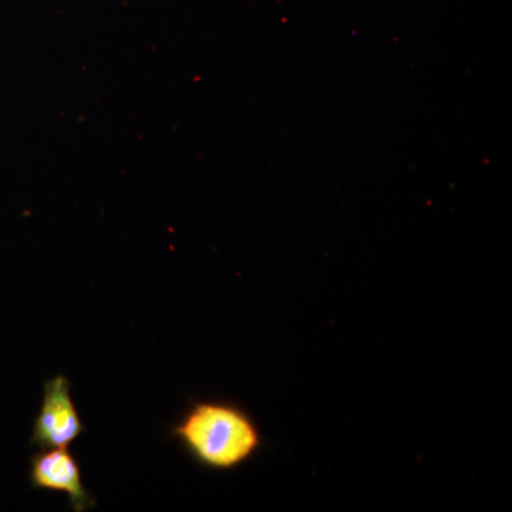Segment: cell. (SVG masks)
<instances>
[{"instance_id":"cell-1","label":"cell","mask_w":512,"mask_h":512,"mask_svg":"<svg viewBox=\"0 0 512 512\" xmlns=\"http://www.w3.org/2000/svg\"><path fill=\"white\" fill-rule=\"evenodd\" d=\"M170 431L185 454L208 471L238 470L264 447L252 414L228 400L192 402Z\"/></svg>"},{"instance_id":"cell-2","label":"cell","mask_w":512,"mask_h":512,"mask_svg":"<svg viewBox=\"0 0 512 512\" xmlns=\"http://www.w3.org/2000/svg\"><path fill=\"white\" fill-rule=\"evenodd\" d=\"M86 433L76 404L73 402L72 382L64 375L46 380L43 402L33 423L30 444L42 448H69Z\"/></svg>"},{"instance_id":"cell-3","label":"cell","mask_w":512,"mask_h":512,"mask_svg":"<svg viewBox=\"0 0 512 512\" xmlns=\"http://www.w3.org/2000/svg\"><path fill=\"white\" fill-rule=\"evenodd\" d=\"M29 480L37 490L66 494L73 511L83 512L96 507V500L84 487L79 461L69 448H42L33 454Z\"/></svg>"}]
</instances>
